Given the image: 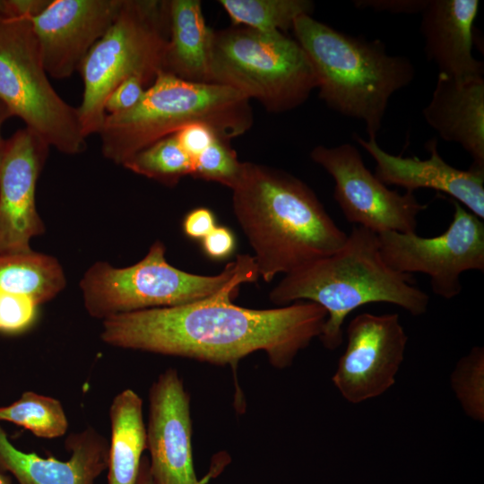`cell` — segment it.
Returning <instances> with one entry per match:
<instances>
[{
	"instance_id": "cell-9",
	"label": "cell",
	"mask_w": 484,
	"mask_h": 484,
	"mask_svg": "<svg viewBox=\"0 0 484 484\" xmlns=\"http://www.w3.org/2000/svg\"><path fill=\"white\" fill-rule=\"evenodd\" d=\"M30 18L0 13V100L49 146L76 155L86 149L77 108L50 84Z\"/></svg>"
},
{
	"instance_id": "cell-12",
	"label": "cell",
	"mask_w": 484,
	"mask_h": 484,
	"mask_svg": "<svg viewBox=\"0 0 484 484\" xmlns=\"http://www.w3.org/2000/svg\"><path fill=\"white\" fill-rule=\"evenodd\" d=\"M346 333V349L332 381L347 402L356 404L382 395L394 385L408 336L396 313L357 315Z\"/></svg>"
},
{
	"instance_id": "cell-32",
	"label": "cell",
	"mask_w": 484,
	"mask_h": 484,
	"mask_svg": "<svg viewBox=\"0 0 484 484\" xmlns=\"http://www.w3.org/2000/svg\"><path fill=\"white\" fill-rule=\"evenodd\" d=\"M214 212L206 207H197L187 212L182 222L186 236L193 239H203L215 227Z\"/></svg>"
},
{
	"instance_id": "cell-4",
	"label": "cell",
	"mask_w": 484,
	"mask_h": 484,
	"mask_svg": "<svg viewBox=\"0 0 484 484\" xmlns=\"http://www.w3.org/2000/svg\"><path fill=\"white\" fill-rule=\"evenodd\" d=\"M291 30L311 64L320 99L361 120L368 139H376L391 97L415 77L411 62L389 55L378 39L349 35L311 15L298 17Z\"/></svg>"
},
{
	"instance_id": "cell-5",
	"label": "cell",
	"mask_w": 484,
	"mask_h": 484,
	"mask_svg": "<svg viewBox=\"0 0 484 484\" xmlns=\"http://www.w3.org/2000/svg\"><path fill=\"white\" fill-rule=\"evenodd\" d=\"M193 123L208 125L229 142L252 126L250 100L228 86L160 72L137 105L106 115L99 133L102 154L123 165L141 150Z\"/></svg>"
},
{
	"instance_id": "cell-7",
	"label": "cell",
	"mask_w": 484,
	"mask_h": 484,
	"mask_svg": "<svg viewBox=\"0 0 484 484\" xmlns=\"http://www.w3.org/2000/svg\"><path fill=\"white\" fill-rule=\"evenodd\" d=\"M169 39V1H123L116 20L78 70L83 94L77 110L86 137L99 133L106 100L118 84L130 77L151 84L163 72Z\"/></svg>"
},
{
	"instance_id": "cell-34",
	"label": "cell",
	"mask_w": 484,
	"mask_h": 484,
	"mask_svg": "<svg viewBox=\"0 0 484 484\" xmlns=\"http://www.w3.org/2000/svg\"><path fill=\"white\" fill-rule=\"evenodd\" d=\"M48 3V0H2L0 13L11 16L32 18L39 13Z\"/></svg>"
},
{
	"instance_id": "cell-17",
	"label": "cell",
	"mask_w": 484,
	"mask_h": 484,
	"mask_svg": "<svg viewBox=\"0 0 484 484\" xmlns=\"http://www.w3.org/2000/svg\"><path fill=\"white\" fill-rule=\"evenodd\" d=\"M66 461L41 457L18 449L0 422V472H9L19 484H95L108 468V442L95 428L69 436Z\"/></svg>"
},
{
	"instance_id": "cell-2",
	"label": "cell",
	"mask_w": 484,
	"mask_h": 484,
	"mask_svg": "<svg viewBox=\"0 0 484 484\" xmlns=\"http://www.w3.org/2000/svg\"><path fill=\"white\" fill-rule=\"evenodd\" d=\"M231 190L234 214L266 282L335 253L347 239L315 193L284 170L243 162Z\"/></svg>"
},
{
	"instance_id": "cell-36",
	"label": "cell",
	"mask_w": 484,
	"mask_h": 484,
	"mask_svg": "<svg viewBox=\"0 0 484 484\" xmlns=\"http://www.w3.org/2000/svg\"><path fill=\"white\" fill-rule=\"evenodd\" d=\"M13 117L7 106L0 100V153L3 150L5 140L2 136L1 129L4 123L10 117Z\"/></svg>"
},
{
	"instance_id": "cell-6",
	"label": "cell",
	"mask_w": 484,
	"mask_h": 484,
	"mask_svg": "<svg viewBox=\"0 0 484 484\" xmlns=\"http://www.w3.org/2000/svg\"><path fill=\"white\" fill-rule=\"evenodd\" d=\"M210 78L271 113L301 106L316 88L311 64L295 39L244 26L212 31Z\"/></svg>"
},
{
	"instance_id": "cell-11",
	"label": "cell",
	"mask_w": 484,
	"mask_h": 484,
	"mask_svg": "<svg viewBox=\"0 0 484 484\" xmlns=\"http://www.w3.org/2000/svg\"><path fill=\"white\" fill-rule=\"evenodd\" d=\"M310 158L333 177V198L348 222L376 234L416 233L418 216L428 204L419 203L413 193L389 189L366 167L355 146L318 145Z\"/></svg>"
},
{
	"instance_id": "cell-15",
	"label": "cell",
	"mask_w": 484,
	"mask_h": 484,
	"mask_svg": "<svg viewBox=\"0 0 484 484\" xmlns=\"http://www.w3.org/2000/svg\"><path fill=\"white\" fill-rule=\"evenodd\" d=\"M124 0H53L30 18L44 68L56 79L70 77L106 33Z\"/></svg>"
},
{
	"instance_id": "cell-16",
	"label": "cell",
	"mask_w": 484,
	"mask_h": 484,
	"mask_svg": "<svg viewBox=\"0 0 484 484\" xmlns=\"http://www.w3.org/2000/svg\"><path fill=\"white\" fill-rule=\"evenodd\" d=\"M354 137L376 161L375 175L385 185L401 186L410 193L420 188L442 192L484 220V169L451 166L440 156L436 139L426 144L429 158L420 160L391 154L377 144L376 139L365 140L358 134Z\"/></svg>"
},
{
	"instance_id": "cell-10",
	"label": "cell",
	"mask_w": 484,
	"mask_h": 484,
	"mask_svg": "<svg viewBox=\"0 0 484 484\" xmlns=\"http://www.w3.org/2000/svg\"><path fill=\"white\" fill-rule=\"evenodd\" d=\"M451 203L452 221L436 237L396 231L377 234L381 255L389 267L402 273L428 275L433 293L445 299L462 292L463 272L484 271L483 220L458 202Z\"/></svg>"
},
{
	"instance_id": "cell-19",
	"label": "cell",
	"mask_w": 484,
	"mask_h": 484,
	"mask_svg": "<svg viewBox=\"0 0 484 484\" xmlns=\"http://www.w3.org/2000/svg\"><path fill=\"white\" fill-rule=\"evenodd\" d=\"M424 119L446 142L455 143L484 169V78L438 73Z\"/></svg>"
},
{
	"instance_id": "cell-3",
	"label": "cell",
	"mask_w": 484,
	"mask_h": 484,
	"mask_svg": "<svg viewBox=\"0 0 484 484\" xmlns=\"http://www.w3.org/2000/svg\"><path fill=\"white\" fill-rule=\"evenodd\" d=\"M269 299L279 307L306 300L324 307L327 318L319 340L329 350L341 345L343 323L358 307L388 303L418 316L427 312L429 303L428 294L413 285L411 274L385 264L377 234L359 226L335 253L285 274Z\"/></svg>"
},
{
	"instance_id": "cell-20",
	"label": "cell",
	"mask_w": 484,
	"mask_h": 484,
	"mask_svg": "<svg viewBox=\"0 0 484 484\" xmlns=\"http://www.w3.org/2000/svg\"><path fill=\"white\" fill-rule=\"evenodd\" d=\"M169 39L163 72L194 82H211L212 31L199 0L169 1Z\"/></svg>"
},
{
	"instance_id": "cell-37",
	"label": "cell",
	"mask_w": 484,
	"mask_h": 484,
	"mask_svg": "<svg viewBox=\"0 0 484 484\" xmlns=\"http://www.w3.org/2000/svg\"><path fill=\"white\" fill-rule=\"evenodd\" d=\"M0 484H12L9 477L0 472Z\"/></svg>"
},
{
	"instance_id": "cell-14",
	"label": "cell",
	"mask_w": 484,
	"mask_h": 484,
	"mask_svg": "<svg viewBox=\"0 0 484 484\" xmlns=\"http://www.w3.org/2000/svg\"><path fill=\"white\" fill-rule=\"evenodd\" d=\"M146 449L154 484H201L193 462L190 397L174 368L149 390Z\"/></svg>"
},
{
	"instance_id": "cell-23",
	"label": "cell",
	"mask_w": 484,
	"mask_h": 484,
	"mask_svg": "<svg viewBox=\"0 0 484 484\" xmlns=\"http://www.w3.org/2000/svg\"><path fill=\"white\" fill-rule=\"evenodd\" d=\"M233 26H244L263 32H284L292 29L301 15H311L309 0H220Z\"/></svg>"
},
{
	"instance_id": "cell-28",
	"label": "cell",
	"mask_w": 484,
	"mask_h": 484,
	"mask_svg": "<svg viewBox=\"0 0 484 484\" xmlns=\"http://www.w3.org/2000/svg\"><path fill=\"white\" fill-rule=\"evenodd\" d=\"M41 306L30 297L0 293V335L17 336L31 330Z\"/></svg>"
},
{
	"instance_id": "cell-33",
	"label": "cell",
	"mask_w": 484,
	"mask_h": 484,
	"mask_svg": "<svg viewBox=\"0 0 484 484\" xmlns=\"http://www.w3.org/2000/svg\"><path fill=\"white\" fill-rule=\"evenodd\" d=\"M354 5L359 9H372L391 13H420L428 0H356Z\"/></svg>"
},
{
	"instance_id": "cell-25",
	"label": "cell",
	"mask_w": 484,
	"mask_h": 484,
	"mask_svg": "<svg viewBox=\"0 0 484 484\" xmlns=\"http://www.w3.org/2000/svg\"><path fill=\"white\" fill-rule=\"evenodd\" d=\"M123 166L162 185L174 186L182 177L192 176L194 162L172 134L141 150Z\"/></svg>"
},
{
	"instance_id": "cell-18",
	"label": "cell",
	"mask_w": 484,
	"mask_h": 484,
	"mask_svg": "<svg viewBox=\"0 0 484 484\" xmlns=\"http://www.w3.org/2000/svg\"><path fill=\"white\" fill-rule=\"evenodd\" d=\"M479 8L478 0H428L420 13V30L426 55L438 73L453 78L483 76V62L472 53Z\"/></svg>"
},
{
	"instance_id": "cell-27",
	"label": "cell",
	"mask_w": 484,
	"mask_h": 484,
	"mask_svg": "<svg viewBox=\"0 0 484 484\" xmlns=\"http://www.w3.org/2000/svg\"><path fill=\"white\" fill-rule=\"evenodd\" d=\"M192 177L213 181L230 189L238 182L243 167L229 141L217 138L194 160Z\"/></svg>"
},
{
	"instance_id": "cell-26",
	"label": "cell",
	"mask_w": 484,
	"mask_h": 484,
	"mask_svg": "<svg viewBox=\"0 0 484 484\" xmlns=\"http://www.w3.org/2000/svg\"><path fill=\"white\" fill-rule=\"evenodd\" d=\"M451 386L465 414L484 419V349L476 346L462 357L451 374Z\"/></svg>"
},
{
	"instance_id": "cell-21",
	"label": "cell",
	"mask_w": 484,
	"mask_h": 484,
	"mask_svg": "<svg viewBox=\"0 0 484 484\" xmlns=\"http://www.w3.org/2000/svg\"><path fill=\"white\" fill-rule=\"evenodd\" d=\"M109 421L108 484H135L146 450L143 400L137 393L128 388L113 398Z\"/></svg>"
},
{
	"instance_id": "cell-31",
	"label": "cell",
	"mask_w": 484,
	"mask_h": 484,
	"mask_svg": "<svg viewBox=\"0 0 484 484\" xmlns=\"http://www.w3.org/2000/svg\"><path fill=\"white\" fill-rule=\"evenodd\" d=\"M236 237L225 226H216L202 239L204 254L212 260H223L231 255L236 249Z\"/></svg>"
},
{
	"instance_id": "cell-1",
	"label": "cell",
	"mask_w": 484,
	"mask_h": 484,
	"mask_svg": "<svg viewBox=\"0 0 484 484\" xmlns=\"http://www.w3.org/2000/svg\"><path fill=\"white\" fill-rule=\"evenodd\" d=\"M259 277L246 255L234 277L203 299L169 307L123 313L102 320L101 340L113 347L236 366L264 351L279 369L292 365L298 352L319 338L327 313L311 301L268 309L238 306L232 299L243 283Z\"/></svg>"
},
{
	"instance_id": "cell-13",
	"label": "cell",
	"mask_w": 484,
	"mask_h": 484,
	"mask_svg": "<svg viewBox=\"0 0 484 484\" xmlns=\"http://www.w3.org/2000/svg\"><path fill=\"white\" fill-rule=\"evenodd\" d=\"M49 145L28 127L5 140L0 153V253H24L45 232L36 186Z\"/></svg>"
},
{
	"instance_id": "cell-35",
	"label": "cell",
	"mask_w": 484,
	"mask_h": 484,
	"mask_svg": "<svg viewBox=\"0 0 484 484\" xmlns=\"http://www.w3.org/2000/svg\"><path fill=\"white\" fill-rule=\"evenodd\" d=\"M135 484H154L150 471L149 458L143 456Z\"/></svg>"
},
{
	"instance_id": "cell-24",
	"label": "cell",
	"mask_w": 484,
	"mask_h": 484,
	"mask_svg": "<svg viewBox=\"0 0 484 484\" xmlns=\"http://www.w3.org/2000/svg\"><path fill=\"white\" fill-rule=\"evenodd\" d=\"M22 427L37 437L56 438L68 428V419L59 400L26 391L6 406H0V422Z\"/></svg>"
},
{
	"instance_id": "cell-22",
	"label": "cell",
	"mask_w": 484,
	"mask_h": 484,
	"mask_svg": "<svg viewBox=\"0 0 484 484\" xmlns=\"http://www.w3.org/2000/svg\"><path fill=\"white\" fill-rule=\"evenodd\" d=\"M65 285L64 269L52 255L33 250L0 253V293L30 297L43 305Z\"/></svg>"
},
{
	"instance_id": "cell-30",
	"label": "cell",
	"mask_w": 484,
	"mask_h": 484,
	"mask_svg": "<svg viewBox=\"0 0 484 484\" xmlns=\"http://www.w3.org/2000/svg\"><path fill=\"white\" fill-rule=\"evenodd\" d=\"M174 135L193 160L214 140L221 138L211 126L203 123L187 125Z\"/></svg>"
},
{
	"instance_id": "cell-8",
	"label": "cell",
	"mask_w": 484,
	"mask_h": 484,
	"mask_svg": "<svg viewBox=\"0 0 484 484\" xmlns=\"http://www.w3.org/2000/svg\"><path fill=\"white\" fill-rule=\"evenodd\" d=\"M246 255H238L217 275L186 272L171 265L166 246L155 241L145 256L126 267L94 263L80 281L88 314L104 320L115 315L176 307L207 298L222 289L239 271Z\"/></svg>"
},
{
	"instance_id": "cell-29",
	"label": "cell",
	"mask_w": 484,
	"mask_h": 484,
	"mask_svg": "<svg viewBox=\"0 0 484 484\" xmlns=\"http://www.w3.org/2000/svg\"><path fill=\"white\" fill-rule=\"evenodd\" d=\"M145 84L137 77H130L118 84L108 97L105 112L108 115L121 113L134 108L143 98Z\"/></svg>"
}]
</instances>
